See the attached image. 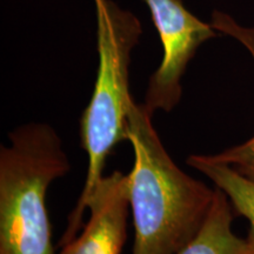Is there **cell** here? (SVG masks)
<instances>
[{
	"label": "cell",
	"instance_id": "6da1fadb",
	"mask_svg": "<svg viewBox=\"0 0 254 254\" xmlns=\"http://www.w3.org/2000/svg\"><path fill=\"white\" fill-rule=\"evenodd\" d=\"M144 104L129 105L126 139L134 152L127 174L134 241L132 254H177L201 230L215 189L184 172L170 157Z\"/></svg>",
	"mask_w": 254,
	"mask_h": 254
},
{
	"label": "cell",
	"instance_id": "7a4b0ae2",
	"mask_svg": "<svg viewBox=\"0 0 254 254\" xmlns=\"http://www.w3.org/2000/svg\"><path fill=\"white\" fill-rule=\"evenodd\" d=\"M97 14L99 65L93 93L80 118V145L86 152L87 171L77 205L68 217L59 246L78 236L92 193L103 177L109 155L126 139L129 93V63L141 36V24L132 12L112 0H93Z\"/></svg>",
	"mask_w": 254,
	"mask_h": 254
},
{
	"label": "cell",
	"instance_id": "3957f363",
	"mask_svg": "<svg viewBox=\"0 0 254 254\" xmlns=\"http://www.w3.org/2000/svg\"><path fill=\"white\" fill-rule=\"evenodd\" d=\"M0 147V254H55L46 207L51 184L71 170L58 133L30 123Z\"/></svg>",
	"mask_w": 254,
	"mask_h": 254
},
{
	"label": "cell",
	"instance_id": "277c9868",
	"mask_svg": "<svg viewBox=\"0 0 254 254\" xmlns=\"http://www.w3.org/2000/svg\"><path fill=\"white\" fill-rule=\"evenodd\" d=\"M157 28L163 60L151 75L145 93V109L151 116L157 111L171 112L183 94L182 79L187 65L206 41L217 37L211 23L190 13L183 0H144Z\"/></svg>",
	"mask_w": 254,
	"mask_h": 254
},
{
	"label": "cell",
	"instance_id": "5b68a950",
	"mask_svg": "<svg viewBox=\"0 0 254 254\" xmlns=\"http://www.w3.org/2000/svg\"><path fill=\"white\" fill-rule=\"evenodd\" d=\"M128 208L127 174L104 176L87 202V222L59 254H123Z\"/></svg>",
	"mask_w": 254,
	"mask_h": 254
},
{
	"label": "cell",
	"instance_id": "8992f818",
	"mask_svg": "<svg viewBox=\"0 0 254 254\" xmlns=\"http://www.w3.org/2000/svg\"><path fill=\"white\" fill-rule=\"evenodd\" d=\"M234 211L230 200L215 187L213 204L194 239L177 254H246V240L233 232Z\"/></svg>",
	"mask_w": 254,
	"mask_h": 254
},
{
	"label": "cell",
	"instance_id": "52a82bcc",
	"mask_svg": "<svg viewBox=\"0 0 254 254\" xmlns=\"http://www.w3.org/2000/svg\"><path fill=\"white\" fill-rule=\"evenodd\" d=\"M187 165L207 177L226 194L234 213L247 219L250 230L245 238L246 254H254V179L243 176L228 165L212 161L206 154H192L187 159Z\"/></svg>",
	"mask_w": 254,
	"mask_h": 254
},
{
	"label": "cell",
	"instance_id": "ba28073f",
	"mask_svg": "<svg viewBox=\"0 0 254 254\" xmlns=\"http://www.w3.org/2000/svg\"><path fill=\"white\" fill-rule=\"evenodd\" d=\"M211 25L215 31L234 38L243 44L254 60V27L243 26L231 15L220 11H213ZM206 155L212 161L228 165L243 176L254 179V135L243 144L233 146L217 154Z\"/></svg>",
	"mask_w": 254,
	"mask_h": 254
}]
</instances>
